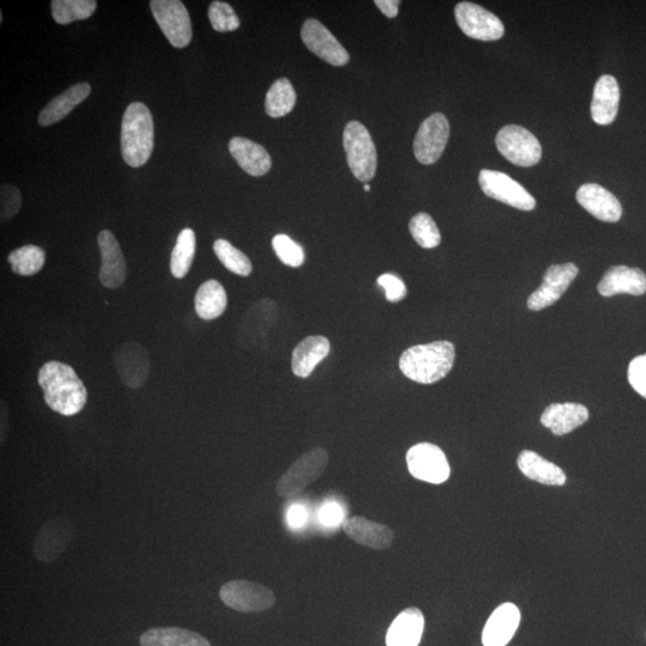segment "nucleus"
<instances>
[{
	"mask_svg": "<svg viewBox=\"0 0 646 646\" xmlns=\"http://www.w3.org/2000/svg\"><path fill=\"white\" fill-rule=\"evenodd\" d=\"M341 526L352 541L370 550H387L394 540L393 530L386 524L370 521L362 516L347 518Z\"/></svg>",
	"mask_w": 646,
	"mask_h": 646,
	"instance_id": "20",
	"label": "nucleus"
},
{
	"mask_svg": "<svg viewBox=\"0 0 646 646\" xmlns=\"http://www.w3.org/2000/svg\"><path fill=\"white\" fill-rule=\"evenodd\" d=\"M155 143L154 119L142 102L127 107L121 124V154L132 168L143 167L150 160Z\"/></svg>",
	"mask_w": 646,
	"mask_h": 646,
	"instance_id": "3",
	"label": "nucleus"
},
{
	"mask_svg": "<svg viewBox=\"0 0 646 646\" xmlns=\"http://www.w3.org/2000/svg\"><path fill=\"white\" fill-rule=\"evenodd\" d=\"M424 626V614L419 608L405 609L389 626L387 646H418L422 641Z\"/></svg>",
	"mask_w": 646,
	"mask_h": 646,
	"instance_id": "25",
	"label": "nucleus"
},
{
	"mask_svg": "<svg viewBox=\"0 0 646 646\" xmlns=\"http://www.w3.org/2000/svg\"><path fill=\"white\" fill-rule=\"evenodd\" d=\"M320 520L326 526H335V524L343 521V510L340 509L338 504H327L320 511Z\"/></svg>",
	"mask_w": 646,
	"mask_h": 646,
	"instance_id": "43",
	"label": "nucleus"
},
{
	"mask_svg": "<svg viewBox=\"0 0 646 646\" xmlns=\"http://www.w3.org/2000/svg\"><path fill=\"white\" fill-rule=\"evenodd\" d=\"M377 284L386 291V300L390 303H398L407 296V288L402 279L395 274L385 273L377 278Z\"/></svg>",
	"mask_w": 646,
	"mask_h": 646,
	"instance_id": "41",
	"label": "nucleus"
},
{
	"mask_svg": "<svg viewBox=\"0 0 646 646\" xmlns=\"http://www.w3.org/2000/svg\"><path fill=\"white\" fill-rule=\"evenodd\" d=\"M331 352V343L322 335H312L301 341L292 352V371L297 377L307 379L313 374L316 365Z\"/></svg>",
	"mask_w": 646,
	"mask_h": 646,
	"instance_id": "27",
	"label": "nucleus"
},
{
	"mask_svg": "<svg viewBox=\"0 0 646 646\" xmlns=\"http://www.w3.org/2000/svg\"><path fill=\"white\" fill-rule=\"evenodd\" d=\"M344 148L347 163L355 178L367 182L374 179L377 169V151L367 127L351 121L344 131Z\"/></svg>",
	"mask_w": 646,
	"mask_h": 646,
	"instance_id": "4",
	"label": "nucleus"
},
{
	"mask_svg": "<svg viewBox=\"0 0 646 646\" xmlns=\"http://www.w3.org/2000/svg\"><path fill=\"white\" fill-rule=\"evenodd\" d=\"M296 106V91L289 79L280 78L267 91L265 111L271 118H283Z\"/></svg>",
	"mask_w": 646,
	"mask_h": 646,
	"instance_id": "32",
	"label": "nucleus"
},
{
	"mask_svg": "<svg viewBox=\"0 0 646 646\" xmlns=\"http://www.w3.org/2000/svg\"><path fill=\"white\" fill-rule=\"evenodd\" d=\"M228 307L227 291L217 280H209L201 284L195 294V313L200 319L211 321L219 318Z\"/></svg>",
	"mask_w": 646,
	"mask_h": 646,
	"instance_id": "31",
	"label": "nucleus"
},
{
	"mask_svg": "<svg viewBox=\"0 0 646 646\" xmlns=\"http://www.w3.org/2000/svg\"><path fill=\"white\" fill-rule=\"evenodd\" d=\"M22 205V195L18 188L11 185H2V192H0V217L2 223L9 221L15 217L20 211Z\"/></svg>",
	"mask_w": 646,
	"mask_h": 646,
	"instance_id": "40",
	"label": "nucleus"
},
{
	"mask_svg": "<svg viewBox=\"0 0 646 646\" xmlns=\"http://www.w3.org/2000/svg\"><path fill=\"white\" fill-rule=\"evenodd\" d=\"M328 462L329 456L323 448H314L304 453L278 480L277 495L282 498L300 495L309 485L321 478Z\"/></svg>",
	"mask_w": 646,
	"mask_h": 646,
	"instance_id": "5",
	"label": "nucleus"
},
{
	"mask_svg": "<svg viewBox=\"0 0 646 646\" xmlns=\"http://www.w3.org/2000/svg\"><path fill=\"white\" fill-rule=\"evenodd\" d=\"M597 289L603 297L620 294L642 296L646 294V276L639 268L614 266L603 276Z\"/></svg>",
	"mask_w": 646,
	"mask_h": 646,
	"instance_id": "22",
	"label": "nucleus"
},
{
	"mask_svg": "<svg viewBox=\"0 0 646 646\" xmlns=\"http://www.w3.org/2000/svg\"><path fill=\"white\" fill-rule=\"evenodd\" d=\"M589 418L588 408L574 402L552 404L541 416V424L556 436H564L580 428Z\"/></svg>",
	"mask_w": 646,
	"mask_h": 646,
	"instance_id": "23",
	"label": "nucleus"
},
{
	"mask_svg": "<svg viewBox=\"0 0 646 646\" xmlns=\"http://www.w3.org/2000/svg\"><path fill=\"white\" fill-rule=\"evenodd\" d=\"M38 381L48 407L62 416H76L87 405V388L70 365L48 362L40 369Z\"/></svg>",
	"mask_w": 646,
	"mask_h": 646,
	"instance_id": "1",
	"label": "nucleus"
},
{
	"mask_svg": "<svg viewBox=\"0 0 646 646\" xmlns=\"http://www.w3.org/2000/svg\"><path fill=\"white\" fill-rule=\"evenodd\" d=\"M576 198L584 210L602 222L615 223L623 216V206L620 201L613 193L600 185L581 186L578 188Z\"/></svg>",
	"mask_w": 646,
	"mask_h": 646,
	"instance_id": "19",
	"label": "nucleus"
},
{
	"mask_svg": "<svg viewBox=\"0 0 646 646\" xmlns=\"http://www.w3.org/2000/svg\"><path fill=\"white\" fill-rule=\"evenodd\" d=\"M301 36L308 50L326 63L344 66L350 62V54L320 21L309 18L303 24Z\"/></svg>",
	"mask_w": 646,
	"mask_h": 646,
	"instance_id": "14",
	"label": "nucleus"
},
{
	"mask_svg": "<svg viewBox=\"0 0 646 646\" xmlns=\"http://www.w3.org/2000/svg\"><path fill=\"white\" fill-rule=\"evenodd\" d=\"M278 320V306L271 300H261L248 310L237 334V343L251 349L267 337Z\"/></svg>",
	"mask_w": 646,
	"mask_h": 646,
	"instance_id": "16",
	"label": "nucleus"
},
{
	"mask_svg": "<svg viewBox=\"0 0 646 646\" xmlns=\"http://www.w3.org/2000/svg\"><path fill=\"white\" fill-rule=\"evenodd\" d=\"M479 184L487 197L518 210L532 211L535 209L536 200L533 195L507 174L497 172V170H481Z\"/></svg>",
	"mask_w": 646,
	"mask_h": 646,
	"instance_id": "10",
	"label": "nucleus"
},
{
	"mask_svg": "<svg viewBox=\"0 0 646 646\" xmlns=\"http://www.w3.org/2000/svg\"><path fill=\"white\" fill-rule=\"evenodd\" d=\"M150 9L170 44L176 48L191 44L192 22L184 3L180 0H152Z\"/></svg>",
	"mask_w": 646,
	"mask_h": 646,
	"instance_id": "8",
	"label": "nucleus"
},
{
	"mask_svg": "<svg viewBox=\"0 0 646 646\" xmlns=\"http://www.w3.org/2000/svg\"><path fill=\"white\" fill-rule=\"evenodd\" d=\"M455 18L468 38L486 42L503 38L504 24L483 6L469 2L459 3L455 8Z\"/></svg>",
	"mask_w": 646,
	"mask_h": 646,
	"instance_id": "11",
	"label": "nucleus"
},
{
	"mask_svg": "<svg viewBox=\"0 0 646 646\" xmlns=\"http://www.w3.org/2000/svg\"><path fill=\"white\" fill-rule=\"evenodd\" d=\"M211 26L218 33L235 32L240 28L239 17L228 3L212 2L209 8Z\"/></svg>",
	"mask_w": 646,
	"mask_h": 646,
	"instance_id": "39",
	"label": "nucleus"
},
{
	"mask_svg": "<svg viewBox=\"0 0 646 646\" xmlns=\"http://www.w3.org/2000/svg\"><path fill=\"white\" fill-rule=\"evenodd\" d=\"M620 103V89L617 79L611 75L599 78L595 84L591 117L596 124L609 125L617 118Z\"/></svg>",
	"mask_w": 646,
	"mask_h": 646,
	"instance_id": "24",
	"label": "nucleus"
},
{
	"mask_svg": "<svg viewBox=\"0 0 646 646\" xmlns=\"http://www.w3.org/2000/svg\"><path fill=\"white\" fill-rule=\"evenodd\" d=\"M229 151L247 174L259 178L270 172L272 160L264 146L246 138L235 137L230 140Z\"/></svg>",
	"mask_w": 646,
	"mask_h": 646,
	"instance_id": "26",
	"label": "nucleus"
},
{
	"mask_svg": "<svg viewBox=\"0 0 646 646\" xmlns=\"http://www.w3.org/2000/svg\"><path fill=\"white\" fill-rule=\"evenodd\" d=\"M521 623L520 609L514 603H503L495 609L483 631L484 646H507Z\"/></svg>",
	"mask_w": 646,
	"mask_h": 646,
	"instance_id": "21",
	"label": "nucleus"
},
{
	"mask_svg": "<svg viewBox=\"0 0 646 646\" xmlns=\"http://www.w3.org/2000/svg\"><path fill=\"white\" fill-rule=\"evenodd\" d=\"M497 149L515 166L529 168L541 160V144L532 132L522 126H504L496 137Z\"/></svg>",
	"mask_w": 646,
	"mask_h": 646,
	"instance_id": "7",
	"label": "nucleus"
},
{
	"mask_svg": "<svg viewBox=\"0 0 646 646\" xmlns=\"http://www.w3.org/2000/svg\"><path fill=\"white\" fill-rule=\"evenodd\" d=\"M630 385L646 399V355L638 356L630 363Z\"/></svg>",
	"mask_w": 646,
	"mask_h": 646,
	"instance_id": "42",
	"label": "nucleus"
},
{
	"mask_svg": "<svg viewBox=\"0 0 646 646\" xmlns=\"http://www.w3.org/2000/svg\"><path fill=\"white\" fill-rule=\"evenodd\" d=\"M73 536L75 527L69 518H52L36 533L33 545L35 558L45 564L56 562L70 546Z\"/></svg>",
	"mask_w": 646,
	"mask_h": 646,
	"instance_id": "13",
	"label": "nucleus"
},
{
	"mask_svg": "<svg viewBox=\"0 0 646 646\" xmlns=\"http://www.w3.org/2000/svg\"><path fill=\"white\" fill-rule=\"evenodd\" d=\"M12 271L18 276L30 277L39 273L45 266L46 254L44 249L27 245L11 252L8 257Z\"/></svg>",
	"mask_w": 646,
	"mask_h": 646,
	"instance_id": "34",
	"label": "nucleus"
},
{
	"mask_svg": "<svg viewBox=\"0 0 646 646\" xmlns=\"http://www.w3.org/2000/svg\"><path fill=\"white\" fill-rule=\"evenodd\" d=\"M225 606L241 613H260L276 605V595L265 585L246 581H230L219 589Z\"/></svg>",
	"mask_w": 646,
	"mask_h": 646,
	"instance_id": "6",
	"label": "nucleus"
},
{
	"mask_svg": "<svg viewBox=\"0 0 646 646\" xmlns=\"http://www.w3.org/2000/svg\"><path fill=\"white\" fill-rule=\"evenodd\" d=\"M272 247L278 259L286 266L300 267L304 264V260H306L303 248L294 240L290 239L288 235L279 234L274 236Z\"/></svg>",
	"mask_w": 646,
	"mask_h": 646,
	"instance_id": "38",
	"label": "nucleus"
},
{
	"mask_svg": "<svg viewBox=\"0 0 646 646\" xmlns=\"http://www.w3.org/2000/svg\"><path fill=\"white\" fill-rule=\"evenodd\" d=\"M140 646H211L199 633L180 627H155L145 631Z\"/></svg>",
	"mask_w": 646,
	"mask_h": 646,
	"instance_id": "30",
	"label": "nucleus"
},
{
	"mask_svg": "<svg viewBox=\"0 0 646 646\" xmlns=\"http://www.w3.org/2000/svg\"><path fill=\"white\" fill-rule=\"evenodd\" d=\"M375 4L389 18L398 16L400 2L398 0H376Z\"/></svg>",
	"mask_w": 646,
	"mask_h": 646,
	"instance_id": "45",
	"label": "nucleus"
},
{
	"mask_svg": "<svg viewBox=\"0 0 646 646\" xmlns=\"http://www.w3.org/2000/svg\"><path fill=\"white\" fill-rule=\"evenodd\" d=\"M406 461L412 477L425 483L440 485L446 483L450 477L447 456L435 444H416L408 450Z\"/></svg>",
	"mask_w": 646,
	"mask_h": 646,
	"instance_id": "9",
	"label": "nucleus"
},
{
	"mask_svg": "<svg viewBox=\"0 0 646 646\" xmlns=\"http://www.w3.org/2000/svg\"><path fill=\"white\" fill-rule=\"evenodd\" d=\"M364 191H365V192H370V186H369V185H365V186H364Z\"/></svg>",
	"mask_w": 646,
	"mask_h": 646,
	"instance_id": "46",
	"label": "nucleus"
},
{
	"mask_svg": "<svg viewBox=\"0 0 646 646\" xmlns=\"http://www.w3.org/2000/svg\"><path fill=\"white\" fill-rule=\"evenodd\" d=\"M213 251H215L223 266L230 272L237 274V276L248 277L252 273L251 260L227 240L219 239L213 243Z\"/></svg>",
	"mask_w": 646,
	"mask_h": 646,
	"instance_id": "36",
	"label": "nucleus"
},
{
	"mask_svg": "<svg viewBox=\"0 0 646 646\" xmlns=\"http://www.w3.org/2000/svg\"><path fill=\"white\" fill-rule=\"evenodd\" d=\"M518 468L530 480L548 486H563L566 475L562 468L532 450H523L517 459Z\"/></svg>",
	"mask_w": 646,
	"mask_h": 646,
	"instance_id": "29",
	"label": "nucleus"
},
{
	"mask_svg": "<svg viewBox=\"0 0 646 646\" xmlns=\"http://www.w3.org/2000/svg\"><path fill=\"white\" fill-rule=\"evenodd\" d=\"M450 136V126L446 115L432 114L423 121L414 139V155L418 162L430 166L436 163L443 155Z\"/></svg>",
	"mask_w": 646,
	"mask_h": 646,
	"instance_id": "12",
	"label": "nucleus"
},
{
	"mask_svg": "<svg viewBox=\"0 0 646 646\" xmlns=\"http://www.w3.org/2000/svg\"><path fill=\"white\" fill-rule=\"evenodd\" d=\"M52 15L59 24H70L75 21L88 20L93 16L97 2L95 0H53Z\"/></svg>",
	"mask_w": 646,
	"mask_h": 646,
	"instance_id": "35",
	"label": "nucleus"
},
{
	"mask_svg": "<svg viewBox=\"0 0 646 646\" xmlns=\"http://www.w3.org/2000/svg\"><path fill=\"white\" fill-rule=\"evenodd\" d=\"M410 231L414 241L420 247L432 249L440 246L442 237L440 229L428 213H418L410 222Z\"/></svg>",
	"mask_w": 646,
	"mask_h": 646,
	"instance_id": "37",
	"label": "nucleus"
},
{
	"mask_svg": "<svg viewBox=\"0 0 646 646\" xmlns=\"http://www.w3.org/2000/svg\"><path fill=\"white\" fill-rule=\"evenodd\" d=\"M91 93L90 84L77 83L53 99L42 109L39 115V124L47 127L59 123L69 115L73 109L87 99Z\"/></svg>",
	"mask_w": 646,
	"mask_h": 646,
	"instance_id": "28",
	"label": "nucleus"
},
{
	"mask_svg": "<svg viewBox=\"0 0 646 646\" xmlns=\"http://www.w3.org/2000/svg\"><path fill=\"white\" fill-rule=\"evenodd\" d=\"M114 365L127 387H142L150 374L149 352L142 345L129 341L115 350Z\"/></svg>",
	"mask_w": 646,
	"mask_h": 646,
	"instance_id": "17",
	"label": "nucleus"
},
{
	"mask_svg": "<svg viewBox=\"0 0 646 646\" xmlns=\"http://www.w3.org/2000/svg\"><path fill=\"white\" fill-rule=\"evenodd\" d=\"M578 274V267L572 262L548 267L544 282L528 298V308L533 312L553 306L562 297Z\"/></svg>",
	"mask_w": 646,
	"mask_h": 646,
	"instance_id": "15",
	"label": "nucleus"
},
{
	"mask_svg": "<svg viewBox=\"0 0 646 646\" xmlns=\"http://www.w3.org/2000/svg\"><path fill=\"white\" fill-rule=\"evenodd\" d=\"M307 520V513L300 505H295L289 510L288 513V522L291 527L298 528L301 527L304 522Z\"/></svg>",
	"mask_w": 646,
	"mask_h": 646,
	"instance_id": "44",
	"label": "nucleus"
},
{
	"mask_svg": "<svg viewBox=\"0 0 646 646\" xmlns=\"http://www.w3.org/2000/svg\"><path fill=\"white\" fill-rule=\"evenodd\" d=\"M455 346L447 340L416 345L402 353L400 370L407 379L422 385L441 381L452 371L455 362Z\"/></svg>",
	"mask_w": 646,
	"mask_h": 646,
	"instance_id": "2",
	"label": "nucleus"
},
{
	"mask_svg": "<svg viewBox=\"0 0 646 646\" xmlns=\"http://www.w3.org/2000/svg\"><path fill=\"white\" fill-rule=\"evenodd\" d=\"M197 251V239L192 229L186 228L181 231L170 258V271L175 278H185L191 270L193 260Z\"/></svg>",
	"mask_w": 646,
	"mask_h": 646,
	"instance_id": "33",
	"label": "nucleus"
},
{
	"mask_svg": "<svg viewBox=\"0 0 646 646\" xmlns=\"http://www.w3.org/2000/svg\"><path fill=\"white\" fill-rule=\"evenodd\" d=\"M101 252L100 282L107 289H118L125 283L127 266L123 251L111 231L103 230L97 236Z\"/></svg>",
	"mask_w": 646,
	"mask_h": 646,
	"instance_id": "18",
	"label": "nucleus"
}]
</instances>
